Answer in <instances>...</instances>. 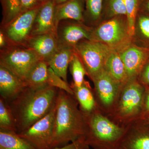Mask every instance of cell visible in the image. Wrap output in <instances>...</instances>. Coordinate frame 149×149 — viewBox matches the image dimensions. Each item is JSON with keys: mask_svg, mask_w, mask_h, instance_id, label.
Returning a JSON list of instances; mask_svg holds the SVG:
<instances>
[{"mask_svg": "<svg viewBox=\"0 0 149 149\" xmlns=\"http://www.w3.org/2000/svg\"><path fill=\"white\" fill-rule=\"evenodd\" d=\"M138 79L145 87H149V58L141 70Z\"/></svg>", "mask_w": 149, "mask_h": 149, "instance_id": "33", "label": "cell"}, {"mask_svg": "<svg viewBox=\"0 0 149 149\" xmlns=\"http://www.w3.org/2000/svg\"><path fill=\"white\" fill-rule=\"evenodd\" d=\"M1 97L0 99V129L17 133L15 120L9 105Z\"/></svg>", "mask_w": 149, "mask_h": 149, "instance_id": "25", "label": "cell"}, {"mask_svg": "<svg viewBox=\"0 0 149 149\" xmlns=\"http://www.w3.org/2000/svg\"><path fill=\"white\" fill-rule=\"evenodd\" d=\"M85 10V0H69L55 6L54 18L57 30L60 22L63 20L69 19L84 23Z\"/></svg>", "mask_w": 149, "mask_h": 149, "instance_id": "16", "label": "cell"}, {"mask_svg": "<svg viewBox=\"0 0 149 149\" xmlns=\"http://www.w3.org/2000/svg\"><path fill=\"white\" fill-rule=\"evenodd\" d=\"M90 146L86 143L85 137L60 147H56L52 149H89Z\"/></svg>", "mask_w": 149, "mask_h": 149, "instance_id": "31", "label": "cell"}, {"mask_svg": "<svg viewBox=\"0 0 149 149\" xmlns=\"http://www.w3.org/2000/svg\"><path fill=\"white\" fill-rule=\"evenodd\" d=\"M48 68L47 63L44 60L38 62L24 79L27 88L36 89L47 86Z\"/></svg>", "mask_w": 149, "mask_h": 149, "instance_id": "22", "label": "cell"}, {"mask_svg": "<svg viewBox=\"0 0 149 149\" xmlns=\"http://www.w3.org/2000/svg\"><path fill=\"white\" fill-rule=\"evenodd\" d=\"M27 85L24 80L10 70L0 64V93L1 97L8 101L16 98Z\"/></svg>", "mask_w": 149, "mask_h": 149, "instance_id": "14", "label": "cell"}, {"mask_svg": "<svg viewBox=\"0 0 149 149\" xmlns=\"http://www.w3.org/2000/svg\"><path fill=\"white\" fill-rule=\"evenodd\" d=\"M91 40L103 43L113 51L123 50L132 43L127 17L120 15L101 22L93 27Z\"/></svg>", "mask_w": 149, "mask_h": 149, "instance_id": "5", "label": "cell"}, {"mask_svg": "<svg viewBox=\"0 0 149 149\" xmlns=\"http://www.w3.org/2000/svg\"><path fill=\"white\" fill-rule=\"evenodd\" d=\"M41 2L43 4L44 3L47 2L48 1H49V0H40Z\"/></svg>", "mask_w": 149, "mask_h": 149, "instance_id": "39", "label": "cell"}, {"mask_svg": "<svg viewBox=\"0 0 149 149\" xmlns=\"http://www.w3.org/2000/svg\"><path fill=\"white\" fill-rule=\"evenodd\" d=\"M47 84L48 86L57 88L58 90H63L68 94L74 96V91L71 86L49 67L48 71Z\"/></svg>", "mask_w": 149, "mask_h": 149, "instance_id": "29", "label": "cell"}, {"mask_svg": "<svg viewBox=\"0 0 149 149\" xmlns=\"http://www.w3.org/2000/svg\"><path fill=\"white\" fill-rule=\"evenodd\" d=\"M126 17L131 36L133 33L134 22L138 12L139 0H125Z\"/></svg>", "mask_w": 149, "mask_h": 149, "instance_id": "30", "label": "cell"}, {"mask_svg": "<svg viewBox=\"0 0 149 149\" xmlns=\"http://www.w3.org/2000/svg\"><path fill=\"white\" fill-rule=\"evenodd\" d=\"M127 72L128 79L138 78L141 70L149 58V50L131 43L118 52Z\"/></svg>", "mask_w": 149, "mask_h": 149, "instance_id": "12", "label": "cell"}, {"mask_svg": "<svg viewBox=\"0 0 149 149\" xmlns=\"http://www.w3.org/2000/svg\"><path fill=\"white\" fill-rule=\"evenodd\" d=\"M138 11L149 16V0H139Z\"/></svg>", "mask_w": 149, "mask_h": 149, "instance_id": "35", "label": "cell"}, {"mask_svg": "<svg viewBox=\"0 0 149 149\" xmlns=\"http://www.w3.org/2000/svg\"><path fill=\"white\" fill-rule=\"evenodd\" d=\"M42 59L34 51L24 46H9L1 49L0 53V64L23 80L32 68Z\"/></svg>", "mask_w": 149, "mask_h": 149, "instance_id": "7", "label": "cell"}, {"mask_svg": "<svg viewBox=\"0 0 149 149\" xmlns=\"http://www.w3.org/2000/svg\"><path fill=\"white\" fill-rule=\"evenodd\" d=\"M104 69L121 85H124L128 80L125 65L118 52L112 51L106 62Z\"/></svg>", "mask_w": 149, "mask_h": 149, "instance_id": "20", "label": "cell"}, {"mask_svg": "<svg viewBox=\"0 0 149 149\" xmlns=\"http://www.w3.org/2000/svg\"><path fill=\"white\" fill-rule=\"evenodd\" d=\"M56 103V102H55ZM56 104L50 111L27 130L18 133L37 149H52Z\"/></svg>", "mask_w": 149, "mask_h": 149, "instance_id": "10", "label": "cell"}, {"mask_svg": "<svg viewBox=\"0 0 149 149\" xmlns=\"http://www.w3.org/2000/svg\"><path fill=\"white\" fill-rule=\"evenodd\" d=\"M72 89L74 97L80 105L79 108L83 112L89 113L98 107L94 90L88 81L85 80L81 87Z\"/></svg>", "mask_w": 149, "mask_h": 149, "instance_id": "21", "label": "cell"}, {"mask_svg": "<svg viewBox=\"0 0 149 149\" xmlns=\"http://www.w3.org/2000/svg\"><path fill=\"white\" fill-rule=\"evenodd\" d=\"M57 88L47 85L39 89L26 88L10 101L17 133L27 130L45 116L55 103Z\"/></svg>", "mask_w": 149, "mask_h": 149, "instance_id": "2", "label": "cell"}, {"mask_svg": "<svg viewBox=\"0 0 149 149\" xmlns=\"http://www.w3.org/2000/svg\"><path fill=\"white\" fill-rule=\"evenodd\" d=\"M0 149H37L14 131L0 129Z\"/></svg>", "mask_w": 149, "mask_h": 149, "instance_id": "23", "label": "cell"}, {"mask_svg": "<svg viewBox=\"0 0 149 149\" xmlns=\"http://www.w3.org/2000/svg\"><path fill=\"white\" fill-rule=\"evenodd\" d=\"M104 0H85L84 24L94 27L102 21Z\"/></svg>", "mask_w": 149, "mask_h": 149, "instance_id": "24", "label": "cell"}, {"mask_svg": "<svg viewBox=\"0 0 149 149\" xmlns=\"http://www.w3.org/2000/svg\"><path fill=\"white\" fill-rule=\"evenodd\" d=\"M74 50L91 80L104 69L107 59L112 51L103 43L88 40L80 41Z\"/></svg>", "mask_w": 149, "mask_h": 149, "instance_id": "6", "label": "cell"}, {"mask_svg": "<svg viewBox=\"0 0 149 149\" xmlns=\"http://www.w3.org/2000/svg\"><path fill=\"white\" fill-rule=\"evenodd\" d=\"M74 54L73 48L58 47L54 54L45 61L49 67L68 82V68Z\"/></svg>", "mask_w": 149, "mask_h": 149, "instance_id": "18", "label": "cell"}, {"mask_svg": "<svg viewBox=\"0 0 149 149\" xmlns=\"http://www.w3.org/2000/svg\"><path fill=\"white\" fill-rule=\"evenodd\" d=\"M93 29V27L74 20L61 22L57 30L58 47L74 49L82 40H91Z\"/></svg>", "mask_w": 149, "mask_h": 149, "instance_id": "11", "label": "cell"}, {"mask_svg": "<svg viewBox=\"0 0 149 149\" xmlns=\"http://www.w3.org/2000/svg\"><path fill=\"white\" fill-rule=\"evenodd\" d=\"M52 149L65 146L85 137V116L74 96L58 90L56 100Z\"/></svg>", "mask_w": 149, "mask_h": 149, "instance_id": "1", "label": "cell"}, {"mask_svg": "<svg viewBox=\"0 0 149 149\" xmlns=\"http://www.w3.org/2000/svg\"><path fill=\"white\" fill-rule=\"evenodd\" d=\"M25 47L34 51L41 58L46 61L58 49L57 35L46 34L31 36Z\"/></svg>", "mask_w": 149, "mask_h": 149, "instance_id": "17", "label": "cell"}, {"mask_svg": "<svg viewBox=\"0 0 149 149\" xmlns=\"http://www.w3.org/2000/svg\"><path fill=\"white\" fill-rule=\"evenodd\" d=\"M42 4L40 0H19L21 13L34 9Z\"/></svg>", "mask_w": 149, "mask_h": 149, "instance_id": "32", "label": "cell"}, {"mask_svg": "<svg viewBox=\"0 0 149 149\" xmlns=\"http://www.w3.org/2000/svg\"><path fill=\"white\" fill-rule=\"evenodd\" d=\"M120 15L126 16L125 0H104L102 21Z\"/></svg>", "mask_w": 149, "mask_h": 149, "instance_id": "27", "label": "cell"}, {"mask_svg": "<svg viewBox=\"0 0 149 149\" xmlns=\"http://www.w3.org/2000/svg\"><path fill=\"white\" fill-rule=\"evenodd\" d=\"M92 81L98 107L107 115L114 105L123 85L116 81L104 69Z\"/></svg>", "mask_w": 149, "mask_h": 149, "instance_id": "9", "label": "cell"}, {"mask_svg": "<svg viewBox=\"0 0 149 149\" xmlns=\"http://www.w3.org/2000/svg\"><path fill=\"white\" fill-rule=\"evenodd\" d=\"M138 120H139L144 125H146L147 127L149 128V114L147 115Z\"/></svg>", "mask_w": 149, "mask_h": 149, "instance_id": "37", "label": "cell"}, {"mask_svg": "<svg viewBox=\"0 0 149 149\" xmlns=\"http://www.w3.org/2000/svg\"><path fill=\"white\" fill-rule=\"evenodd\" d=\"M40 7L22 13L12 21L1 26L9 46L25 47L31 37L34 20Z\"/></svg>", "mask_w": 149, "mask_h": 149, "instance_id": "8", "label": "cell"}, {"mask_svg": "<svg viewBox=\"0 0 149 149\" xmlns=\"http://www.w3.org/2000/svg\"><path fill=\"white\" fill-rule=\"evenodd\" d=\"M9 46L8 43L6 38L4 35L3 32L0 30V48L1 50L8 47Z\"/></svg>", "mask_w": 149, "mask_h": 149, "instance_id": "36", "label": "cell"}, {"mask_svg": "<svg viewBox=\"0 0 149 149\" xmlns=\"http://www.w3.org/2000/svg\"><path fill=\"white\" fill-rule=\"evenodd\" d=\"M83 113L87 126L85 138L88 146L94 149H118L127 126L113 122L98 107L91 112Z\"/></svg>", "mask_w": 149, "mask_h": 149, "instance_id": "3", "label": "cell"}, {"mask_svg": "<svg viewBox=\"0 0 149 149\" xmlns=\"http://www.w3.org/2000/svg\"><path fill=\"white\" fill-rule=\"evenodd\" d=\"M69 67L73 79V83L70 85L71 88L72 89L81 87L85 81L84 77L85 75H87V73L80 58L75 52Z\"/></svg>", "mask_w": 149, "mask_h": 149, "instance_id": "26", "label": "cell"}, {"mask_svg": "<svg viewBox=\"0 0 149 149\" xmlns=\"http://www.w3.org/2000/svg\"><path fill=\"white\" fill-rule=\"evenodd\" d=\"M146 88L143 102V110L141 119L147 115L149 114V87Z\"/></svg>", "mask_w": 149, "mask_h": 149, "instance_id": "34", "label": "cell"}, {"mask_svg": "<svg viewBox=\"0 0 149 149\" xmlns=\"http://www.w3.org/2000/svg\"><path fill=\"white\" fill-rule=\"evenodd\" d=\"M52 1L53 2L55 5H57L60 4L65 2L69 0H52Z\"/></svg>", "mask_w": 149, "mask_h": 149, "instance_id": "38", "label": "cell"}, {"mask_svg": "<svg viewBox=\"0 0 149 149\" xmlns=\"http://www.w3.org/2000/svg\"><path fill=\"white\" fill-rule=\"evenodd\" d=\"M3 17L1 26L8 24L21 13L19 0H1Z\"/></svg>", "mask_w": 149, "mask_h": 149, "instance_id": "28", "label": "cell"}, {"mask_svg": "<svg viewBox=\"0 0 149 149\" xmlns=\"http://www.w3.org/2000/svg\"><path fill=\"white\" fill-rule=\"evenodd\" d=\"M132 43L149 50V16L139 11L134 22Z\"/></svg>", "mask_w": 149, "mask_h": 149, "instance_id": "19", "label": "cell"}, {"mask_svg": "<svg viewBox=\"0 0 149 149\" xmlns=\"http://www.w3.org/2000/svg\"><path fill=\"white\" fill-rule=\"evenodd\" d=\"M118 149H149V128L139 120L127 126Z\"/></svg>", "mask_w": 149, "mask_h": 149, "instance_id": "13", "label": "cell"}, {"mask_svg": "<svg viewBox=\"0 0 149 149\" xmlns=\"http://www.w3.org/2000/svg\"><path fill=\"white\" fill-rule=\"evenodd\" d=\"M55 4L52 0L40 6L34 20L31 36L46 34L57 35L54 23Z\"/></svg>", "mask_w": 149, "mask_h": 149, "instance_id": "15", "label": "cell"}, {"mask_svg": "<svg viewBox=\"0 0 149 149\" xmlns=\"http://www.w3.org/2000/svg\"><path fill=\"white\" fill-rule=\"evenodd\" d=\"M146 89L138 78L128 79L121 87L116 101L107 116L123 127L140 120Z\"/></svg>", "mask_w": 149, "mask_h": 149, "instance_id": "4", "label": "cell"}]
</instances>
